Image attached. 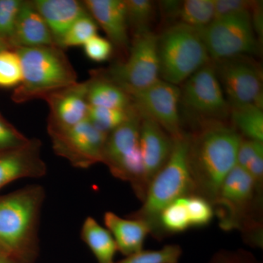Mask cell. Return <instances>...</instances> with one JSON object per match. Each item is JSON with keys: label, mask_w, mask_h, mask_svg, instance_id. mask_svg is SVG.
<instances>
[{"label": "cell", "mask_w": 263, "mask_h": 263, "mask_svg": "<svg viewBox=\"0 0 263 263\" xmlns=\"http://www.w3.org/2000/svg\"><path fill=\"white\" fill-rule=\"evenodd\" d=\"M242 138L224 121L205 120L190 136L188 163L194 187L209 202H215L227 176L236 164Z\"/></svg>", "instance_id": "cell-1"}, {"label": "cell", "mask_w": 263, "mask_h": 263, "mask_svg": "<svg viewBox=\"0 0 263 263\" xmlns=\"http://www.w3.org/2000/svg\"><path fill=\"white\" fill-rule=\"evenodd\" d=\"M46 197L41 185L0 197V247L20 263H34L40 252V217Z\"/></svg>", "instance_id": "cell-2"}, {"label": "cell", "mask_w": 263, "mask_h": 263, "mask_svg": "<svg viewBox=\"0 0 263 263\" xmlns=\"http://www.w3.org/2000/svg\"><path fill=\"white\" fill-rule=\"evenodd\" d=\"M22 81L15 88L12 100L24 103L42 99L78 82V76L64 50L53 46L18 47Z\"/></svg>", "instance_id": "cell-3"}, {"label": "cell", "mask_w": 263, "mask_h": 263, "mask_svg": "<svg viewBox=\"0 0 263 263\" xmlns=\"http://www.w3.org/2000/svg\"><path fill=\"white\" fill-rule=\"evenodd\" d=\"M172 138V152L167 163L148 184L143 206L129 216L146 221L152 230L159 226L161 212L167 205L187 196L195 189L188 163L190 136L181 132Z\"/></svg>", "instance_id": "cell-4"}, {"label": "cell", "mask_w": 263, "mask_h": 263, "mask_svg": "<svg viewBox=\"0 0 263 263\" xmlns=\"http://www.w3.org/2000/svg\"><path fill=\"white\" fill-rule=\"evenodd\" d=\"M161 80L178 86L212 61L200 32L176 23L157 37Z\"/></svg>", "instance_id": "cell-5"}, {"label": "cell", "mask_w": 263, "mask_h": 263, "mask_svg": "<svg viewBox=\"0 0 263 263\" xmlns=\"http://www.w3.org/2000/svg\"><path fill=\"white\" fill-rule=\"evenodd\" d=\"M141 122V114L133 104L125 122L108 133L102 162L114 177L130 183L137 196L143 200L147 187L140 147Z\"/></svg>", "instance_id": "cell-6"}, {"label": "cell", "mask_w": 263, "mask_h": 263, "mask_svg": "<svg viewBox=\"0 0 263 263\" xmlns=\"http://www.w3.org/2000/svg\"><path fill=\"white\" fill-rule=\"evenodd\" d=\"M157 37L151 30L135 34L126 61L100 72L127 94L155 84L160 79Z\"/></svg>", "instance_id": "cell-7"}, {"label": "cell", "mask_w": 263, "mask_h": 263, "mask_svg": "<svg viewBox=\"0 0 263 263\" xmlns=\"http://www.w3.org/2000/svg\"><path fill=\"white\" fill-rule=\"evenodd\" d=\"M199 32L212 61L259 51L260 43L252 27L250 12L215 18Z\"/></svg>", "instance_id": "cell-8"}, {"label": "cell", "mask_w": 263, "mask_h": 263, "mask_svg": "<svg viewBox=\"0 0 263 263\" xmlns=\"http://www.w3.org/2000/svg\"><path fill=\"white\" fill-rule=\"evenodd\" d=\"M230 107L252 104L263 107L262 71L247 55L213 61Z\"/></svg>", "instance_id": "cell-9"}, {"label": "cell", "mask_w": 263, "mask_h": 263, "mask_svg": "<svg viewBox=\"0 0 263 263\" xmlns=\"http://www.w3.org/2000/svg\"><path fill=\"white\" fill-rule=\"evenodd\" d=\"M181 100L189 113L204 120L224 121L230 116V105L211 61L185 81Z\"/></svg>", "instance_id": "cell-10"}, {"label": "cell", "mask_w": 263, "mask_h": 263, "mask_svg": "<svg viewBox=\"0 0 263 263\" xmlns=\"http://www.w3.org/2000/svg\"><path fill=\"white\" fill-rule=\"evenodd\" d=\"M48 133L54 153L72 167L87 169L102 162L108 134L98 130L87 119L73 127Z\"/></svg>", "instance_id": "cell-11"}, {"label": "cell", "mask_w": 263, "mask_h": 263, "mask_svg": "<svg viewBox=\"0 0 263 263\" xmlns=\"http://www.w3.org/2000/svg\"><path fill=\"white\" fill-rule=\"evenodd\" d=\"M135 108L163 128L171 137L181 130L179 105L181 89L178 86L158 80L155 84L128 93Z\"/></svg>", "instance_id": "cell-12"}, {"label": "cell", "mask_w": 263, "mask_h": 263, "mask_svg": "<svg viewBox=\"0 0 263 263\" xmlns=\"http://www.w3.org/2000/svg\"><path fill=\"white\" fill-rule=\"evenodd\" d=\"M257 185L250 175L238 164L223 181L214 203L220 208L221 226L230 230L239 226L248 211Z\"/></svg>", "instance_id": "cell-13"}, {"label": "cell", "mask_w": 263, "mask_h": 263, "mask_svg": "<svg viewBox=\"0 0 263 263\" xmlns=\"http://www.w3.org/2000/svg\"><path fill=\"white\" fill-rule=\"evenodd\" d=\"M88 81L77 82L55 91L44 99L49 107L48 131L73 127L87 119Z\"/></svg>", "instance_id": "cell-14"}, {"label": "cell", "mask_w": 263, "mask_h": 263, "mask_svg": "<svg viewBox=\"0 0 263 263\" xmlns=\"http://www.w3.org/2000/svg\"><path fill=\"white\" fill-rule=\"evenodd\" d=\"M42 143L30 138L23 146L0 152V189L15 180L43 177L47 166L41 157Z\"/></svg>", "instance_id": "cell-15"}, {"label": "cell", "mask_w": 263, "mask_h": 263, "mask_svg": "<svg viewBox=\"0 0 263 263\" xmlns=\"http://www.w3.org/2000/svg\"><path fill=\"white\" fill-rule=\"evenodd\" d=\"M141 117L140 147L144 167L145 182L148 187L151 181L167 163L172 152L173 138L149 117L143 114Z\"/></svg>", "instance_id": "cell-16"}, {"label": "cell", "mask_w": 263, "mask_h": 263, "mask_svg": "<svg viewBox=\"0 0 263 263\" xmlns=\"http://www.w3.org/2000/svg\"><path fill=\"white\" fill-rule=\"evenodd\" d=\"M85 8L106 34L108 40L121 50L129 48V27L124 0H86Z\"/></svg>", "instance_id": "cell-17"}, {"label": "cell", "mask_w": 263, "mask_h": 263, "mask_svg": "<svg viewBox=\"0 0 263 263\" xmlns=\"http://www.w3.org/2000/svg\"><path fill=\"white\" fill-rule=\"evenodd\" d=\"M10 45L13 49L56 45L47 24L32 1H22Z\"/></svg>", "instance_id": "cell-18"}, {"label": "cell", "mask_w": 263, "mask_h": 263, "mask_svg": "<svg viewBox=\"0 0 263 263\" xmlns=\"http://www.w3.org/2000/svg\"><path fill=\"white\" fill-rule=\"evenodd\" d=\"M33 4L42 15L60 47L62 38L72 24L88 13L83 2L77 0H34Z\"/></svg>", "instance_id": "cell-19"}, {"label": "cell", "mask_w": 263, "mask_h": 263, "mask_svg": "<svg viewBox=\"0 0 263 263\" xmlns=\"http://www.w3.org/2000/svg\"><path fill=\"white\" fill-rule=\"evenodd\" d=\"M104 223L113 235L118 251L128 257L143 250L147 235L152 231L146 221L140 219H124L115 213L104 215Z\"/></svg>", "instance_id": "cell-20"}, {"label": "cell", "mask_w": 263, "mask_h": 263, "mask_svg": "<svg viewBox=\"0 0 263 263\" xmlns=\"http://www.w3.org/2000/svg\"><path fill=\"white\" fill-rule=\"evenodd\" d=\"M87 81L88 103L91 106L127 110L133 105L130 96L100 70L92 71Z\"/></svg>", "instance_id": "cell-21"}, {"label": "cell", "mask_w": 263, "mask_h": 263, "mask_svg": "<svg viewBox=\"0 0 263 263\" xmlns=\"http://www.w3.org/2000/svg\"><path fill=\"white\" fill-rule=\"evenodd\" d=\"M81 239L94 254L98 263H116L118 251L113 235L91 216L85 219L81 231Z\"/></svg>", "instance_id": "cell-22"}, {"label": "cell", "mask_w": 263, "mask_h": 263, "mask_svg": "<svg viewBox=\"0 0 263 263\" xmlns=\"http://www.w3.org/2000/svg\"><path fill=\"white\" fill-rule=\"evenodd\" d=\"M230 108V116L233 124L246 137V139L262 142V109L252 104Z\"/></svg>", "instance_id": "cell-23"}, {"label": "cell", "mask_w": 263, "mask_h": 263, "mask_svg": "<svg viewBox=\"0 0 263 263\" xmlns=\"http://www.w3.org/2000/svg\"><path fill=\"white\" fill-rule=\"evenodd\" d=\"M215 18L214 0H186L181 2L178 23L200 31L212 23Z\"/></svg>", "instance_id": "cell-24"}, {"label": "cell", "mask_w": 263, "mask_h": 263, "mask_svg": "<svg viewBox=\"0 0 263 263\" xmlns=\"http://www.w3.org/2000/svg\"><path fill=\"white\" fill-rule=\"evenodd\" d=\"M128 27L133 35L149 31L150 25L155 16V5L149 0H124Z\"/></svg>", "instance_id": "cell-25"}, {"label": "cell", "mask_w": 263, "mask_h": 263, "mask_svg": "<svg viewBox=\"0 0 263 263\" xmlns=\"http://www.w3.org/2000/svg\"><path fill=\"white\" fill-rule=\"evenodd\" d=\"M98 24L88 12L86 14L76 20L65 33L60 44V48H67L84 46L90 38L98 34Z\"/></svg>", "instance_id": "cell-26"}, {"label": "cell", "mask_w": 263, "mask_h": 263, "mask_svg": "<svg viewBox=\"0 0 263 263\" xmlns=\"http://www.w3.org/2000/svg\"><path fill=\"white\" fill-rule=\"evenodd\" d=\"M159 226H162L166 231L172 233H181L191 228L185 197L170 204L161 212Z\"/></svg>", "instance_id": "cell-27"}, {"label": "cell", "mask_w": 263, "mask_h": 263, "mask_svg": "<svg viewBox=\"0 0 263 263\" xmlns=\"http://www.w3.org/2000/svg\"><path fill=\"white\" fill-rule=\"evenodd\" d=\"M131 106L127 110H120L89 105L87 119L98 130L108 134L125 122Z\"/></svg>", "instance_id": "cell-28"}, {"label": "cell", "mask_w": 263, "mask_h": 263, "mask_svg": "<svg viewBox=\"0 0 263 263\" xmlns=\"http://www.w3.org/2000/svg\"><path fill=\"white\" fill-rule=\"evenodd\" d=\"M181 254L179 245H167L160 250H142L117 263H179Z\"/></svg>", "instance_id": "cell-29"}, {"label": "cell", "mask_w": 263, "mask_h": 263, "mask_svg": "<svg viewBox=\"0 0 263 263\" xmlns=\"http://www.w3.org/2000/svg\"><path fill=\"white\" fill-rule=\"evenodd\" d=\"M20 58L14 49L0 52V87L18 86L22 81Z\"/></svg>", "instance_id": "cell-30"}, {"label": "cell", "mask_w": 263, "mask_h": 263, "mask_svg": "<svg viewBox=\"0 0 263 263\" xmlns=\"http://www.w3.org/2000/svg\"><path fill=\"white\" fill-rule=\"evenodd\" d=\"M186 211L191 227L206 226L214 215L211 202L198 195L185 197Z\"/></svg>", "instance_id": "cell-31"}, {"label": "cell", "mask_w": 263, "mask_h": 263, "mask_svg": "<svg viewBox=\"0 0 263 263\" xmlns=\"http://www.w3.org/2000/svg\"><path fill=\"white\" fill-rule=\"evenodd\" d=\"M22 0H0V39L8 41L14 34Z\"/></svg>", "instance_id": "cell-32"}, {"label": "cell", "mask_w": 263, "mask_h": 263, "mask_svg": "<svg viewBox=\"0 0 263 263\" xmlns=\"http://www.w3.org/2000/svg\"><path fill=\"white\" fill-rule=\"evenodd\" d=\"M29 139L0 114V152L23 146L28 143Z\"/></svg>", "instance_id": "cell-33"}, {"label": "cell", "mask_w": 263, "mask_h": 263, "mask_svg": "<svg viewBox=\"0 0 263 263\" xmlns=\"http://www.w3.org/2000/svg\"><path fill=\"white\" fill-rule=\"evenodd\" d=\"M83 46L86 56L91 61L96 62L107 61L114 51L113 44L106 38L100 37L98 34L90 38Z\"/></svg>", "instance_id": "cell-34"}, {"label": "cell", "mask_w": 263, "mask_h": 263, "mask_svg": "<svg viewBox=\"0 0 263 263\" xmlns=\"http://www.w3.org/2000/svg\"><path fill=\"white\" fill-rule=\"evenodd\" d=\"M253 2L248 0H214L215 18L249 13Z\"/></svg>", "instance_id": "cell-35"}, {"label": "cell", "mask_w": 263, "mask_h": 263, "mask_svg": "<svg viewBox=\"0 0 263 263\" xmlns=\"http://www.w3.org/2000/svg\"><path fill=\"white\" fill-rule=\"evenodd\" d=\"M261 152H263L262 142L241 139L237 152L236 164L245 169L249 162Z\"/></svg>", "instance_id": "cell-36"}, {"label": "cell", "mask_w": 263, "mask_h": 263, "mask_svg": "<svg viewBox=\"0 0 263 263\" xmlns=\"http://www.w3.org/2000/svg\"><path fill=\"white\" fill-rule=\"evenodd\" d=\"M262 2L254 1L250 11L251 22L259 43L262 40L263 34Z\"/></svg>", "instance_id": "cell-37"}, {"label": "cell", "mask_w": 263, "mask_h": 263, "mask_svg": "<svg viewBox=\"0 0 263 263\" xmlns=\"http://www.w3.org/2000/svg\"><path fill=\"white\" fill-rule=\"evenodd\" d=\"M212 263H256L246 254H223L216 256Z\"/></svg>", "instance_id": "cell-38"}, {"label": "cell", "mask_w": 263, "mask_h": 263, "mask_svg": "<svg viewBox=\"0 0 263 263\" xmlns=\"http://www.w3.org/2000/svg\"><path fill=\"white\" fill-rule=\"evenodd\" d=\"M181 1L160 2L162 14L167 18L177 19Z\"/></svg>", "instance_id": "cell-39"}, {"label": "cell", "mask_w": 263, "mask_h": 263, "mask_svg": "<svg viewBox=\"0 0 263 263\" xmlns=\"http://www.w3.org/2000/svg\"><path fill=\"white\" fill-rule=\"evenodd\" d=\"M7 49H13V48L11 47L8 41L0 39V52Z\"/></svg>", "instance_id": "cell-40"}, {"label": "cell", "mask_w": 263, "mask_h": 263, "mask_svg": "<svg viewBox=\"0 0 263 263\" xmlns=\"http://www.w3.org/2000/svg\"><path fill=\"white\" fill-rule=\"evenodd\" d=\"M0 263H20L18 261L15 260L14 258L8 256V257H5V258L2 259L0 260Z\"/></svg>", "instance_id": "cell-41"}, {"label": "cell", "mask_w": 263, "mask_h": 263, "mask_svg": "<svg viewBox=\"0 0 263 263\" xmlns=\"http://www.w3.org/2000/svg\"><path fill=\"white\" fill-rule=\"evenodd\" d=\"M8 256H10L9 254L7 253L6 252L0 247V260L2 259L5 258V257H8Z\"/></svg>", "instance_id": "cell-42"}]
</instances>
